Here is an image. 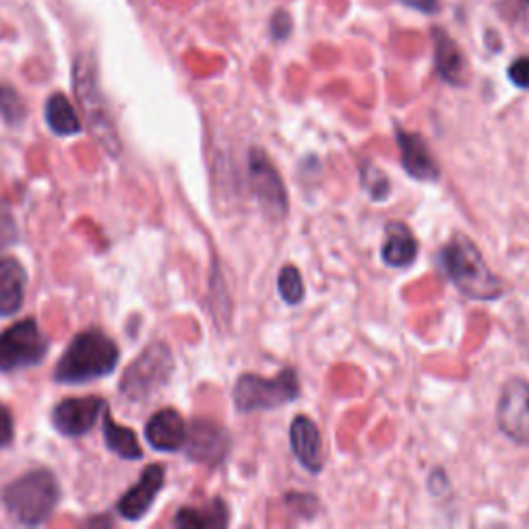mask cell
Masks as SVG:
<instances>
[{
	"label": "cell",
	"instance_id": "5bb4252c",
	"mask_svg": "<svg viewBox=\"0 0 529 529\" xmlns=\"http://www.w3.org/2000/svg\"><path fill=\"white\" fill-rule=\"evenodd\" d=\"M290 441L302 468L319 474L323 470V439L317 424L306 416H296L290 426Z\"/></svg>",
	"mask_w": 529,
	"mask_h": 529
},
{
	"label": "cell",
	"instance_id": "9c48e42d",
	"mask_svg": "<svg viewBox=\"0 0 529 529\" xmlns=\"http://www.w3.org/2000/svg\"><path fill=\"white\" fill-rule=\"evenodd\" d=\"M496 422L513 443L529 447V383L525 379H511L503 387Z\"/></svg>",
	"mask_w": 529,
	"mask_h": 529
},
{
	"label": "cell",
	"instance_id": "4dcf8cb0",
	"mask_svg": "<svg viewBox=\"0 0 529 529\" xmlns=\"http://www.w3.org/2000/svg\"><path fill=\"white\" fill-rule=\"evenodd\" d=\"M401 3L422 13H434L439 7V0H401Z\"/></svg>",
	"mask_w": 529,
	"mask_h": 529
},
{
	"label": "cell",
	"instance_id": "7c38bea8",
	"mask_svg": "<svg viewBox=\"0 0 529 529\" xmlns=\"http://www.w3.org/2000/svg\"><path fill=\"white\" fill-rule=\"evenodd\" d=\"M228 434L213 422L199 420L186 430L184 449L195 461L220 463L228 451Z\"/></svg>",
	"mask_w": 529,
	"mask_h": 529
},
{
	"label": "cell",
	"instance_id": "cb8c5ba5",
	"mask_svg": "<svg viewBox=\"0 0 529 529\" xmlns=\"http://www.w3.org/2000/svg\"><path fill=\"white\" fill-rule=\"evenodd\" d=\"M362 186L375 201H383L391 189L389 178L377 166H364L362 168Z\"/></svg>",
	"mask_w": 529,
	"mask_h": 529
},
{
	"label": "cell",
	"instance_id": "d4e9b609",
	"mask_svg": "<svg viewBox=\"0 0 529 529\" xmlns=\"http://www.w3.org/2000/svg\"><path fill=\"white\" fill-rule=\"evenodd\" d=\"M503 13L525 34H529V0H505Z\"/></svg>",
	"mask_w": 529,
	"mask_h": 529
},
{
	"label": "cell",
	"instance_id": "30bf717a",
	"mask_svg": "<svg viewBox=\"0 0 529 529\" xmlns=\"http://www.w3.org/2000/svg\"><path fill=\"white\" fill-rule=\"evenodd\" d=\"M104 410L106 403L100 397H73L58 403L52 414V422L65 437H83L96 426Z\"/></svg>",
	"mask_w": 529,
	"mask_h": 529
},
{
	"label": "cell",
	"instance_id": "5b68a950",
	"mask_svg": "<svg viewBox=\"0 0 529 529\" xmlns=\"http://www.w3.org/2000/svg\"><path fill=\"white\" fill-rule=\"evenodd\" d=\"M174 370V358L168 346H149L122 375L120 391L127 399L141 401L164 387Z\"/></svg>",
	"mask_w": 529,
	"mask_h": 529
},
{
	"label": "cell",
	"instance_id": "484cf974",
	"mask_svg": "<svg viewBox=\"0 0 529 529\" xmlns=\"http://www.w3.org/2000/svg\"><path fill=\"white\" fill-rule=\"evenodd\" d=\"M286 503L288 505H300V507H294L296 515H300V517H315L319 511V503L313 494L290 492V494H286Z\"/></svg>",
	"mask_w": 529,
	"mask_h": 529
},
{
	"label": "cell",
	"instance_id": "3957f363",
	"mask_svg": "<svg viewBox=\"0 0 529 529\" xmlns=\"http://www.w3.org/2000/svg\"><path fill=\"white\" fill-rule=\"evenodd\" d=\"M60 488L46 470H36L9 484L3 492V503L13 519L23 525H40L56 509Z\"/></svg>",
	"mask_w": 529,
	"mask_h": 529
},
{
	"label": "cell",
	"instance_id": "4fadbf2b",
	"mask_svg": "<svg viewBox=\"0 0 529 529\" xmlns=\"http://www.w3.org/2000/svg\"><path fill=\"white\" fill-rule=\"evenodd\" d=\"M397 145L401 153V166L412 178L434 182L439 180L441 170L434 155L430 153L426 141L420 135L399 131L397 133Z\"/></svg>",
	"mask_w": 529,
	"mask_h": 529
},
{
	"label": "cell",
	"instance_id": "ac0fdd59",
	"mask_svg": "<svg viewBox=\"0 0 529 529\" xmlns=\"http://www.w3.org/2000/svg\"><path fill=\"white\" fill-rule=\"evenodd\" d=\"M381 257L391 267H408L418 257V242L406 224L391 222L385 228Z\"/></svg>",
	"mask_w": 529,
	"mask_h": 529
},
{
	"label": "cell",
	"instance_id": "8fae6325",
	"mask_svg": "<svg viewBox=\"0 0 529 529\" xmlns=\"http://www.w3.org/2000/svg\"><path fill=\"white\" fill-rule=\"evenodd\" d=\"M164 488V468L162 465H149L143 470L139 482L124 492L122 499L118 501V513L124 519H143L149 509L153 507L155 499H158L160 490Z\"/></svg>",
	"mask_w": 529,
	"mask_h": 529
},
{
	"label": "cell",
	"instance_id": "8992f818",
	"mask_svg": "<svg viewBox=\"0 0 529 529\" xmlns=\"http://www.w3.org/2000/svg\"><path fill=\"white\" fill-rule=\"evenodd\" d=\"M48 352V341L34 319H25L0 333V370L36 366Z\"/></svg>",
	"mask_w": 529,
	"mask_h": 529
},
{
	"label": "cell",
	"instance_id": "ba28073f",
	"mask_svg": "<svg viewBox=\"0 0 529 529\" xmlns=\"http://www.w3.org/2000/svg\"><path fill=\"white\" fill-rule=\"evenodd\" d=\"M75 89H77V96H79V102L85 110L91 131L96 133L98 139L106 147H110V151L114 153V147L118 149L120 145H118V139L114 135L110 116L102 104V96H100L98 85H96V73H93V67L83 58L77 60V67H75Z\"/></svg>",
	"mask_w": 529,
	"mask_h": 529
},
{
	"label": "cell",
	"instance_id": "6da1fadb",
	"mask_svg": "<svg viewBox=\"0 0 529 529\" xmlns=\"http://www.w3.org/2000/svg\"><path fill=\"white\" fill-rule=\"evenodd\" d=\"M439 263L451 284L472 300H496L505 292L503 279L492 273L478 246L463 234H455L443 246Z\"/></svg>",
	"mask_w": 529,
	"mask_h": 529
},
{
	"label": "cell",
	"instance_id": "83f0119b",
	"mask_svg": "<svg viewBox=\"0 0 529 529\" xmlns=\"http://www.w3.org/2000/svg\"><path fill=\"white\" fill-rule=\"evenodd\" d=\"M13 416L11 412L0 403V447H5L13 441Z\"/></svg>",
	"mask_w": 529,
	"mask_h": 529
},
{
	"label": "cell",
	"instance_id": "7402d4cb",
	"mask_svg": "<svg viewBox=\"0 0 529 529\" xmlns=\"http://www.w3.org/2000/svg\"><path fill=\"white\" fill-rule=\"evenodd\" d=\"M277 290L288 304H298L304 298L302 275L294 265H286L277 277Z\"/></svg>",
	"mask_w": 529,
	"mask_h": 529
},
{
	"label": "cell",
	"instance_id": "603a6c76",
	"mask_svg": "<svg viewBox=\"0 0 529 529\" xmlns=\"http://www.w3.org/2000/svg\"><path fill=\"white\" fill-rule=\"evenodd\" d=\"M0 116L9 124H17L25 118V104L17 89L7 83H0Z\"/></svg>",
	"mask_w": 529,
	"mask_h": 529
},
{
	"label": "cell",
	"instance_id": "44dd1931",
	"mask_svg": "<svg viewBox=\"0 0 529 529\" xmlns=\"http://www.w3.org/2000/svg\"><path fill=\"white\" fill-rule=\"evenodd\" d=\"M104 437H106L110 451H114L116 455H120L124 459H141L143 457V451H141V445L135 437V432L129 430L127 426H120L108 414H104Z\"/></svg>",
	"mask_w": 529,
	"mask_h": 529
},
{
	"label": "cell",
	"instance_id": "277c9868",
	"mask_svg": "<svg viewBox=\"0 0 529 529\" xmlns=\"http://www.w3.org/2000/svg\"><path fill=\"white\" fill-rule=\"evenodd\" d=\"M300 393V383L294 368H286L277 377L242 375L234 387V408L242 414L267 412L282 408Z\"/></svg>",
	"mask_w": 529,
	"mask_h": 529
},
{
	"label": "cell",
	"instance_id": "2e32d148",
	"mask_svg": "<svg viewBox=\"0 0 529 529\" xmlns=\"http://www.w3.org/2000/svg\"><path fill=\"white\" fill-rule=\"evenodd\" d=\"M434 40V62H437L439 75L451 85H463L468 79V62L457 42L443 29H432Z\"/></svg>",
	"mask_w": 529,
	"mask_h": 529
},
{
	"label": "cell",
	"instance_id": "ffe728a7",
	"mask_svg": "<svg viewBox=\"0 0 529 529\" xmlns=\"http://www.w3.org/2000/svg\"><path fill=\"white\" fill-rule=\"evenodd\" d=\"M46 122L48 127L60 135H77L81 131V120L73 108V104L62 93H54L46 102Z\"/></svg>",
	"mask_w": 529,
	"mask_h": 529
},
{
	"label": "cell",
	"instance_id": "9a60e30c",
	"mask_svg": "<svg viewBox=\"0 0 529 529\" xmlns=\"http://www.w3.org/2000/svg\"><path fill=\"white\" fill-rule=\"evenodd\" d=\"M145 437L153 449L168 453L180 451L184 449L186 441V424L176 410L168 408L158 412L147 422Z\"/></svg>",
	"mask_w": 529,
	"mask_h": 529
},
{
	"label": "cell",
	"instance_id": "d6986e66",
	"mask_svg": "<svg viewBox=\"0 0 529 529\" xmlns=\"http://www.w3.org/2000/svg\"><path fill=\"white\" fill-rule=\"evenodd\" d=\"M174 523L184 529H217L230 523V513L222 499H215L205 507L180 509Z\"/></svg>",
	"mask_w": 529,
	"mask_h": 529
},
{
	"label": "cell",
	"instance_id": "f1b7e54d",
	"mask_svg": "<svg viewBox=\"0 0 529 529\" xmlns=\"http://www.w3.org/2000/svg\"><path fill=\"white\" fill-rule=\"evenodd\" d=\"M15 240V224L11 213L0 205V246H5Z\"/></svg>",
	"mask_w": 529,
	"mask_h": 529
},
{
	"label": "cell",
	"instance_id": "7a4b0ae2",
	"mask_svg": "<svg viewBox=\"0 0 529 529\" xmlns=\"http://www.w3.org/2000/svg\"><path fill=\"white\" fill-rule=\"evenodd\" d=\"M118 358L120 352L114 341L98 329H89L71 341L54 368V379L67 385L102 379L116 368Z\"/></svg>",
	"mask_w": 529,
	"mask_h": 529
},
{
	"label": "cell",
	"instance_id": "4316f807",
	"mask_svg": "<svg viewBox=\"0 0 529 529\" xmlns=\"http://www.w3.org/2000/svg\"><path fill=\"white\" fill-rule=\"evenodd\" d=\"M509 79L521 89H529V56L517 58L509 67Z\"/></svg>",
	"mask_w": 529,
	"mask_h": 529
},
{
	"label": "cell",
	"instance_id": "f546056e",
	"mask_svg": "<svg viewBox=\"0 0 529 529\" xmlns=\"http://www.w3.org/2000/svg\"><path fill=\"white\" fill-rule=\"evenodd\" d=\"M290 17L284 11H277L271 19V31L277 40H284L290 34Z\"/></svg>",
	"mask_w": 529,
	"mask_h": 529
},
{
	"label": "cell",
	"instance_id": "52a82bcc",
	"mask_svg": "<svg viewBox=\"0 0 529 529\" xmlns=\"http://www.w3.org/2000/svg\"><path fill=\"white\" fill-rule=\"evenodd\" d=\"M248 172H251L253 191L265 215L271 217V220H284V215L288 213L286 186L263 149L251 151V158H248Z\"/></svg>",
	"mask_w": 529,
	"mask_h": 529
},
{
	"label": "cell",
	"instance_id": "e0dca14e",
	"mask_svg": "<svg viewBox=\"0 0 529 529\" xmlns=\"http://www.w3.org/2000/svg\"><path fill=\"white\" fill-rule=\"evenodd\" d=\"M27 275L17 259H0V315H17L25 298Z\"/></svg>",
	"mask_w": 529,
	"mask_h": 529
}]
</instances>
